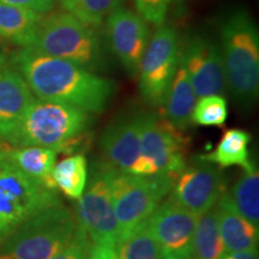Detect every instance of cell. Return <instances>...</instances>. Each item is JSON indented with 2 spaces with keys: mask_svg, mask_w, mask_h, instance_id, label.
Masks as SVG:
<instances>
[{
  "mask_svg": "<svg viewBox=\"0 0 259 259\" xmlns=\"http://www.w3.org/2000/svg\"><path fill=\"white\" fill-rule=\"evenodd\" d=\"M0 151L10 163L50 190H57L53 180V169L58 153L53 149L41 147H11L0 144Z\"/></svg>",
  "mask_w": 259,
  "mask_h": 259,
  "instance_id": "obj_18",
  "label": "cell"
},
{
  "mask_svg": "<svg viewBox=\"0 0 259 259\" xmlns=\"http://www.w3.org/2000/svg\"><path fill=\"white\" fill-rule=\"evenodd\" d=\"M42 19L31 10L0 2V38L21 47H29Z\"/></svg>",
  "mask_w": 259,
  "mask_h": 259,
  "instance_id": "obj_19",
  "label": "cell"
},
{
  "mask_svg": "<svg viewBox=\"0 0 259 259\" xmlns=\"http://www.w3.org/2000/svg\"><path fill=\"white\" fill-rule=\"evenodd\" d=\"M59 203L57 190L30 179L0 151V244L29 218Z\"/></svg>",
  "mask_w": 259,
  "mask_h": 259,
  "instance_id": "obj_7",
  "label": "cell"
},
{
  "mask_svg": "<svg viewBox=\"0 0 259 259\" xmlns=\"http://www.w3.org/2000/svg\"><path fill=\"white\" fill-rule=\"evenodd\" d=\"M142 113H130L107 126L101 137V149L108 164L121 173H130L141 150Z\"/></svg>",
  "mask_w": 259,
  "mask_h": 259,
  "instance_id": "obj_15",
  "label": "cell"
},
{
  "mask_svg": "<svg viewBox=\"0 0 259 259\" xmlns=\"http://www.w3.org/2000/svg\"><path fill=\"white\" fill-rule=\"evenodd\" d=\"M221 40L227 85L239 102L250 105L259 90V35L247 11L238 10L225 19Z\"/></svg>",
  "mask_w": 259,
  "mask_h": 259,
  "instance_id": "obj_3",
  "label": "cell"
},
{
  "mask_svg": "<svg viewBox=\"0 0 259 259\" xmlns=\"http://www.w3.org/2000/svg\"><path fill=\"white\" fill-rule=\"evenodd\" d=\"M196 97L189 74L179 64L164 101L167 121L178 130L189 127Z\"/></svg>",
  "mask_w": 259,
  "mask_h": 259,
  "instance_id": "obj_20",
  "label": "cell"
},
{
  "mask_svg": "<svg viewBox=\"0 0 259 259\" xmlns=\"http://www.w3.org/2000/svg\"><path fill=\"white\" fill-rule=\"evenodd\" d=\"M37 99L66 103L88 113H101L114 95L113 80L32 47H22L11 58Z\"/></svg>",
  "mask_w": 259,
  "mask_h": 259,
  "instance_id": "obj_1",
  "label": "cell"
},
{
  "mask_svg": "<svg viewBox=\"0 0 259 259\" xmlns=\"http://www.w3.org/2000/svg\"><path fill=\"white\" fill-rule=\"evenodd\" d=\"M114 247L118 259H162L160 245L149 227L148 220L120 236Z\"/></svg>",
  "mask_w": 259,
  "mask_h": 259,
  "instance_id": "obj_24",
  "label": "cell"
},
{
  "mask_svg": "<svg viewBox=\"0 0 259 259\" xmlns=\"http://www.w3.org/2000/svg\"><path fill=\"white\" fill-rule=\"evenodd\" d=\"M89 259H118L114 247L106 245H93L89 252Z\"/></svg>",
  "mask_w": 259,
  "mask_h": 259,
  "instance_id": "obj_31",
  "label": "cell"
},
{
  "mask_svg": "<svg viewBox=\"0 0 259 259\" xmlns=\"http://www.w3.org/2000/svg\"><path fill=\"white\" fill-rule=\"evenodd\" d=\"M92 246L88 239L77 229L72 241L51 259H89Z\"/></svg>",
  "mask_w": 259,
  "mask_h": 259,
  "instance_id": "obj_29",
  "label": "cell"
},
{
  "mask_svg": "<svg viewBox=\"0 0 259 259\" xmlns=\"http://www.w3.org/2000/svg\"><path fill=\"white\" fill-rule=\"evenodd\" d=\"M221 259H258V250L252 248V250L233 252V253H226Z\"/></svg>",
  "mask_w": 259,
  "mask_h": 259,
  "instance_id": "obj_32",
  "label": "cell"
},
{
  "mask_svg": "<svg viewBox=\"0 0 259 259\" xmlns=\"http://www.w3.org/2000/svg\"><path fill=\"white\" fill-rule=\"evenodd\" d=\"M199 160V158H198ZM226 192L225 176L210 162L199 160L178 176L169 198L199 216L212 209Z\"/></svg>",
  "mask_w": 259,
  "mask_h": 259,
  "instance_id": "obj_11",
  "label": "cell"
},
{
  "mask_svg": "<svg viewBox=\"0 0 259 259\" xmlns=\"http://www.w3.org/2000/svg\"><path fill=\"white\" fill-rule=\"evenodd\" d=\"M198 216L168 198L148 219L162 259H194L193 236Z\"/></svg>",
  "mask_w": 259,
  "mask_h": 259,
  "instance_id": "obj_10",
  "label": "cell"
},
{
  "mask_svg": "<svg viewBox=\"0 0 259 259\" xmlns=\"http://www.w3.org/2000/svg\"><path fill=\"white\" fill-rule=\"evenodd\" d=\"M0 139H2V137H0Z\"/></svg>",
  "mask_w": 259,
  "mask_h": 259,
  "instance_id": "obj_34",
  "label": "cell"
},
{
  "mask_svg": "<svg viewBox=\"0 0 259 259\" xmlns=\"http://www.w3.org/2000/svg\"><path fill=\"white\" fill-rule=\"evenodd\" d=\"M244 173L236 180L229 193L233 205L242 218L255 228L259 226V173L257 166L251 161L242 168Z\"/></svg>",
  "mask_w": 259,
  "mask_h": 259,
  "instance_id": "obj_22",
  "label": "cell"
},
{
  "mask_svg": "<svg viewBox=\"0 0 259 259\" xmlns=\"http://www.w3.org/2000/svg\"><path fill=\"white\" fill-rule=\"evenodd\" d=\"M109 47L131 77L137 76L149 44L148 23L138 14L118 8L106 18Z\"/></svg>",
  "mask_w": 259,
  "mask_h": 259,
  "instance_id": "obj_14",
  "label": "cell"
},
{
  "mask_svg": "<svg viewBox=\"0 0 259 259\" xmlns=\"http://www.w3.org/2000/svg\"><path fill=\"white\" fill-rule=\"evenodd\" d=\"M179 64L186 70L197 97L221 96L227 88L222 52L215 42L196 36L189 41Z\"/></svg>",
  "mask_w": 259,
  "mask_h": 259,
  "instance_id": "obj_13",
  "label": "cell"
},
{
  "mask_svg": "<svg viewBox=\"0 0 259 259\" xmlns=\"http://www.w3.org/2000/svg\"><path fill=\"white\" fill-rule=\"evenodd\" d=\"M187 141L178 128L153 113H142L141 150L150 158L158 174H176L186 167Z\"/></svg>",
  "mask_w": 259,
  "mask_h": 259,
  "instance_id": "obj_12",
  "label": "cell"
},
{
  "mask_svg": "<svg viewBox=\"0 0 259 259\" xmlns=\"http://www.w3.org/2000/svg\"><path fill=\"white\" fill-rule=\"evenodd\" d=\"M178 32L170 25H160L149 41L139 66V90L148 103L163 106L179 66Z\"/></svg>",
  "mask_w": 259,
  "mask_h": 259,
  "instance_id": "obj_9",
  "label": "cell"
},
{
  "mask_svg": "<svg viewBox=\"0 0 259 259\" xmlns=\"http://www.w3.org/2000/svg\"><path fill=\"white\" fill-rule=\"evenodd\" d=\"M34 100L22 74L4 65L0 70V137L6 139L14 132Z\"/></svg>",
  "mask_w": 259,
  "mask_h": 259,
  "instance_id": "obj_16",
  "label": "cell"
},
{
  "mask_svg": "<svg viewBox=\"0 0 259 259\" xmlns=\"http://www.w3.org/2000/svg\"><path fill=\"white\" fill-rule=\"evenodd\" d=\"M228 118V106L225 97L211 95L200 97L194 105L191 121L200 126H223Z\"/></svg>",
  "mask_w": 259,
  "mask_h": 259,
  "instance_id": "obj_27",
  "label": "cell"
},
{
  "mask_svg": "<svg viewBox=\"0 0 259 259\" xmlns=\"http://www.w3.org/2000/svg\"><path fill=\"white\" fill-rule=\"evenodd\" d=\"M215 210L226 253L257 248L258 228L238 212L228 192L220 197L215 204Z\"/></svg>",
  "mask_w": 259,
  "mask_h": 259,
  "instance_id": "obj_17",
  "label": "cell"
},
{
  "mask_svg": "<svg viewBox=\"0 0 259 259\" xmlns=\"http://www.w3.org/2000/svg\"><path fill=\"white\" fill-rule=\"evenodd\" d=\"M93 119L88 112L66 103L35 99L5 139L12 147H41L56 153L72 154L89 143Z\"/></svg>",
  "mask_w": 259,
  "mask_h": 259,
  "instance_id": "obj_2",
  "label": "cell"
},
{
  "mask_svg": "<svg viewBox=\"0 0 259 259\" xmlns=\"http://www.w3.org/2000/svg\"><path fill=\"white\" fill-rule=\"evenodd\" d=\"M139 16L147 23L160 27L164 23L166 17L173 5L183 0H134Z\"/></svg>",
  "mask_w": 259,
  "mask_h": 259,
  "instance_id": "obj_28",
  "label": "cell"
},
{
  "mask_svg": "<svg viewBox=\"0 0 259 259\" xmlns=\"http://www.w3.org/2000/svg\"><path fill=\"white\" fill-rule=\"evenodd\" d=\"M226 254L215 206L198 216L193 236L194 259H221Z\"/></svg>",
  "mask_w": 259,
  "mask_h": 259,
  "instance_id": "obj_23",
  "label": "cell"
},
{
  "mask_svg": "<svg viewBox=\"0 0 259 259\" xmlns=\"http://www.w3.org/2000/svg\"><path fill=\"white\" fill-rule=\"evenodd\" d=\"M177 178L176 174L138 177L113 170L109 185L119 238L150 218L161 199L173 189Z\"/></svg>",
  "mask_w": 259,
  "mask_h": 259,
  "instance_id": "obj_6",
  "label": "cell"
},
{
  "mask_svg": "<svg viewBox=\"0 0 259 259\" xmlns=\"http://www.w3.org/2000/svg\"><path fill=\"white\" fill-rule=\"evenodd\" d=\"M250 142L251 135L245 130H227L215 150L210 154L200 155L198 158L223 168L232 166L245 168L251 163L250 154H248Z\"/></svg>",
  "mask_w": 259,
  "mask_h": 259,
  "instance_id": "obj_21",
  "label": "cell"
},
{
  "mask_svg": "<svg viewBox=\"0 0 259 259\" xmlns=\"http://www.w3.org/2000/svg\"><path fill=\"white\" fill-rule=\"evenodd\" d=\"M53 180L70 199H79L88 180V162L83 154H76L61 160L54 166Z\"/></svg>",
  "mask_w": 259,
  "mask_h": 259,
  "instance_id": "obj_25",
  "label": "cell"
},
{
  "mask_svg": "<svg viewBox=\"0 0 259 259\" xmlns=\"http://www.w3.org/2000/svg\"><path fill=\"white\" fill-rule=\"evenodd\" d=\"M29 47L89 71L97 70L102 63L101 44L95 28L66 11L42 18Z\"/></svg>",
  "mask_w": 259,
  "mask_h": 259,
  "instance_id": "obj_5",
  "label": "cell"
},
{
  "mask_svg": "<svg viewBox=\"0 0 259 259\" xmlns=\"http://www.w3.org/2000/svg\"><path fill=\"white\" fill-rule=\"evenodd\" d=\"M113 168L106 161H97L90 169L85 189L76 208L77 229L92 245L114 247L119 228L113 209L111 177Z\"/></svg>",
  "mask_w": 259,
  "mask_h": 259,
  "instance_id": "obj_8",
  "label": "cell"
},
{
  "mask_svg": "<svg viewBox=\"0 0 259 259\" xmlns=\"http://www.w3.org/2000/svg\"><path fill=\"white\" fill-rule=\"evenodd\" d=\"M76 231V216L67 206H48L0 244V259H51L72 241Z\"/></svg>",
  "mask_w": 259,
  "mask_h": 259,
  "instance_id": "obj_4",
  "label": "cell"
},
{
  "mask_svg": "<svg viewBox=\"0 0 259 259\" xmlns=\"http://www.w3.org/2000/svg\"><path fill=\"white\" fill-rule=\"evenodd\" d=\"M124 0H60L64 11L69 12L83 23L97 27L120 8Z\"/></svg>",
  "mask_w": 259,
  "mask_h": 259,
  "instance_id": "obj_26",
  "label": "cell"
},
{
  "mask_svg": "<svg viewBox=\"0 0 259 259\" xmlns=\"http://www.w3.org/2000/svg\"><path fill=\"white\" fill-rule=\"evenodd\" d=\"M0 2L31 10V11L44 15L51 11L57 0H0Z\"/></svg>",
  "mask_w": 259,
  "mask_h": 259,
  "instance_id": "obj_30",
  "label": "cell"
},
{
  "mask_svg": "<svg viewBox=\"0 0 259 259\" xmlns=\"http://www.w3.org/2000/svg\"><path fill=\"white\" fill-rule=\"evenodd\" d=\"M4 65H5V58L2 53H0V70H2V67L4 66Z\"/></svg>",
  "mask_w": 259,
  "mask_h": 259,
  "instance_id": "obj_33",
  "label": "cell"
}]
</instances>
